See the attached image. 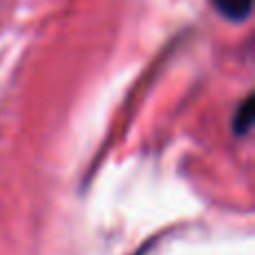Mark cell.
Listing matches in <instances>:
<instances>
[{"label":"cell","instance_id":"7a4b0ae2","mask_svg":"<svg viewBox=\"0 0 255 255\" xmlns=\"http://www.w3.org/2000/svg\"><path fill=\"white\" fill-rule=\"evenodd\" d=\"M251 124H253V97H247L242 106L238 108L235 117H233V132L240 134V136L247 134Z\"/></svg>","mask_w":255,"mask_h":255},{"label":"cell","instance_id":"6da1fadb","mask_svg":"<svg viewBox=\"0 0 255 255\" xmlns=\"http://www.w3.org/2000/svg\"><path fill=\"white\" fill-rule=\"evenodd\" d=\"M213 7L229 20H247L251 16L253 0H213Z\"/></svg>","mask_w":255,"mask_h":255}]
</instances>
